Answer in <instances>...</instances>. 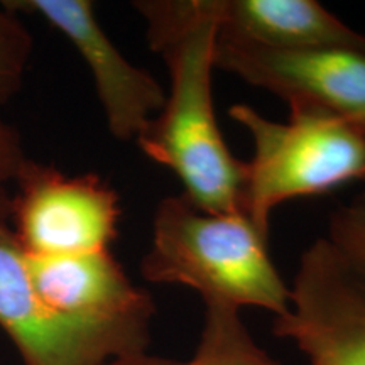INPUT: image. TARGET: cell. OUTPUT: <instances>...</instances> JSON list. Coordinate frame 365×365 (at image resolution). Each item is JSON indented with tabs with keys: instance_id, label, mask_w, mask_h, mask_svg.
<instances>
[{
	"instance_id": "5bb4252c",
	"label": "cell",
	"mask_w": 365,
	"mask_h": 365,
	"mask_svg": "<svg viewBox=\"0 0 365 365\" xmlns=\"http://www.w3.org/2000/svg\"><path fill=\"white\" fill-rule=\"evenodd\" d=\"M29 159L19 132L0 117V223L11 222V186L16 185Z\"/></svg>"
},
{
	"instance_id": "8fae6325",
	"label": "cell",
	"mask_w": 365,
	"mask_h": 365,
	"mask_svg": "<svg viewBox=\"0 0 365 365\" xmlns=\"http://www.w3.org/2000/svg\"><path fill=\"white\" fill-rule=\"evenodd\" d=\"M175 365H277V362L254 340L239 309L210 304L205 307L195 354L186 362L176 360Z\"/></svg>"
},
{
	"instance_id": "3957f363",
	"label": "cell",
	"mask_w": 365,
	"mask_h": 365,
	"mask_svg": "<svg viewBox=\"0 0 365 365\" xmlns=\"http://www.w3.org/2000/svg\"><path fill=\"white\" fill-rule=\"evenodd\" d=\"M228 115L252 137L242 212L266 234L281 203L365 180V127L355 122L309 107H289V120L277 122L245 103Z\"/></svg>"
},
{
	"instance_id": "9c48e42d",
	"label": "cell",
	"mask_w": 365,
	"mask_h": 365,
	"mask_svg": "<svg viewBox=\"0 0 365 365\" xmlns=\"http://www.w3.org/2000/svg\"><path fill=\"white\" fill-rule=\"evenodd\" d=\"M0 328L22 365H102L122 357L115 346L46 307L31 279L27 254L0 223Z\"/></svg>"
},
{
	"instance_id": "6da1fadb",
	"label": "cell",
	"mask_w": 365,
	"mask_h": 365,
	"mask_svg": "<svg viewBox=\"0 0 365 365\" xmlns=\"http://www.w3.org/2000/svg\"><path fill=\"white\" fill-rule=\"evenodd\" d=\"M149 48L166 63V102L137 145L182 182V195L210 213H244L245 163L228 149L213 107L217 26L203 0H139Z\"/></svg>"
},
{
	"instance_id": "ba28073f",
	"label": "cell",
	"mask_w": 365,
	"mask_h": 365,
	"mask_svg": "<svg viewBox=\"0 0 365 365\" xmlns=\"http://www.w3.org/2000/svg\"><path fill=\"white\" fill-rule=\"evenodd\" d=\"M14 12L43 17L70 41L86 63L107 122V129L120 143L137 137L166 102L163 85L144 68L118 51L95 16L90 0H7Z\"/></svg>"
},
{
	"instance_id": "7a4b0ae2",
	"label": "cell",
	"mask_w": 365,
	"mask_h": 365,
	"mask_svg": "<svg viewBox=\"0 0 365 365\" xmlns=\"http://www.w3.org/2000/svg\"><path fill=\"white\" fill-rule=\"evenodd\" d=\"M267 235L245 213H210L185 195L166 196L140 272L154 284L191 287L205 307L259 308L277 318L289 308L291 289L269 255Z\"/></svg>"
},
{
	"instance_id": "52a82bcc",
	"label": "cell",
	"mask_w": 365,
	"mask_h": 365,
	"mask_svg": "<svg viewBox=\"0 0 365 365\" xmlns=\"http://www.w3.org/2000/svg\"><path fill=\"white\" fill-rule=\"evenodd\" d=\"M213 66L271 91L289 107L318 108L365 127V49L281 51L217 33Z\"/></svg>"
},
{
	"instance_id": "8992f818",
	"label": "cell",
	"mask_w": 365,
	"mask_h": 365,
	"mask_svg": "<svg viewBox=\"0 0 365 365\" xmlns=\"http://www.w3.org/2000/svg\"><path fill=\"white\" fill-rule=\"evenodd\" d=\"M120 212L117 191L102 178L68 176L29 159L16 180L9 223L27 254L54 257L110 250Z\"/></svg>"
},
{
	"instance_id": "4fadbf2b",
	"label": "cell",
	"mask_w": 365,
	"mask_h": 365,
	"mask_svg": "<svg viewBox=\"0 0 365 365\" xmlns=\"http://www.w3.org/2000/svg\"><path fill=\"white\" fill-rule=\"evenodd\" d=\"M327 239L365 272V191L331 213Z\"/></svg>"
},
{
	"instance_id": "30bf717a",
	"label": "cell",
	"mask_w": 365,
	"mask_h": 365,
	"mask_svg": "<svg viewBox=\"0 0 365 365\" xmlns=\"http://www.w3.org/2000/svg\"><path fill=\"white\" fill-rule=\"evenodd\" d=\"M222 38L281 51L365 49L355 33L317 0H203Z\"/></svg>"
},
{
	"instance_id": "277c9868",
	"label": "cell",
	"mask_w": 365,
	"mask_h": 365,
	"mask_svg": "<svg viewBox=\"0 0 365 365\" xmlns=\"http://www.w3.org/2000/svg\"><path fill=\"white\" fill-rule=\"evenodd\" d=\"M27 269L41 299L59 317L107 340L122 357L148 352L156 307L110 250L27 254Z\"/></svg>"
},
{
	"instance_id": "7c38bea8",
	"label": "cell",
	"mask_w": 365,
	"mask_h": 365,
	"mask_svg": "<svg viewBox=\"0 0 365 365\" xmlns=\"http://www.w3.org/2000/svg\"><path fill=\"white\" fill-rule=\"evenodd\" d=\"M34 51V39L17 12L0 4V107L17 97Z\"/></svg>"
},
{
	"instance_id": "5b68a950",
	"label": "cell",
	"mask_w": 365,
	"mask_h": 365,
	"mask_svg": "<svg viewBox=\"0 0 365 365\" xmlns=\"http://www.w3.org/2000/svg\"><path fill=\"white\" fill-rule=\"evenodd\" d=\"M289 289L272 331L312 365H365V272L319 237L301 254Z\"/></svg>"
},
{
	"instance_id": "9a60e30c",
	"label": "cell",
	"mask_w": 365,
	"mask_h": 365,
	"mask_svg": "<svg viewBox=\"0 0 365 365\" xmlns=\"http://www.w3.org/2000/svg\"><path fill=\"white\" fill-rule=\"evenodd\" d=\"M176 360L159 357V355H150L149 352L139 355H129V357H118L108 360L102 365H175Z\"/></svg>"
}]
</instances>
